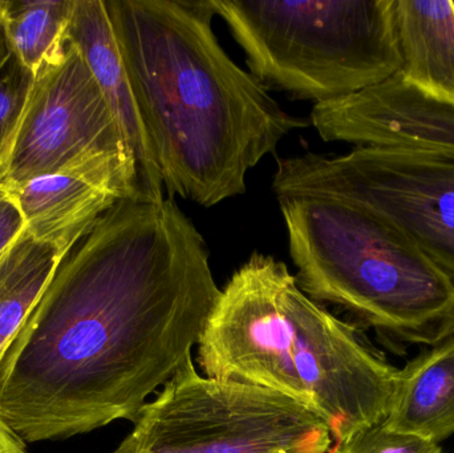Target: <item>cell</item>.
<instances>
[{
	"label": "cell",
	"instance_id": "obj_1",
	"mask_svg": "<svg viewBox=\"0 0 454 453\" xmlns=\"http://www.w3.org/2000/svg\"><path fill=\"white\" fill-rule=\"evenodd\" d=\"M220 294L207 242L172 197L120 199L0 355V419L29 443L135 422L193 361Z\"/></svg>",
	"mask_w": 454,
	"mask_h": 453
},
{
	"label": "cell",
	"instance_id": "obj_2",
	"mask_svg": "<svg viewBox=\"0 0 454 453\" xmlns=\"http://www.w3.org/2000/svg\"><path fill=\"white\" fill-rule=\"evenodd\" d=\"M169 197L212 207L309 125L231 60L213 31V0H104Z\"/></svg>",
	"mask_w": 454,
	"mask_h": 453
},
{
	"label": "cell",
	"instance_id": "obj_3",
	"mask_svg": "<svg viewBox=\"0 0 454 453\" xmlns=\"http://www.w3.org/2000/svg\"><path fill=\"white\" fill-rule=\"evenodd\" d=\"M207 377L269 388L319 418L336 443L386 422L399 371L304 294L285 262L254 253L221 290L199 342Z\"/></svg>",
	"mask_w": 454,
	"mask_h": 453
},
{
	"label": "cell",
	"instance_id": "obj_4",
	"mask_svg": "<svg viewBox=\"0 0 454 453\" xmlns=\"http://www.w3.org/2000/svg\"><path fill=\"white\" fill-rule=\"evenodd\" d=\"M278 202L296 282L315 302L404 342L434 346L454 334V282L402 230L336 199Z\"/></svg>",
	"mask_w": 454,
	"mask_h": 453
},
{
	"label": "cell",
	"instance_id": "obj_5",
	"mask_svg": "<svg viewBox=\"0 0 454 453\" xmlns=\"http://www.w3.org/2000/svg\"><path fill=\"white\" fill-rule=\"evenodd\" d=\"M267 90L330 103L402 68L392 0H213Z\"/></svg>",
	"mask_w": 454,
	"mask_h": 453
},
{
	"label": "cell",
	"instance_id": "obj_6",
	"mask_svg": "<svg viewBox=\"0 0 454 453\" xmlns=\"http://www.w3.org/2000/svg\"><path fill=\"white\" fill-rule=\"evenodd\" d=\"M114 453H328L309 410L269 388L201 377L193 361L146 403Z\"/></svg>",
	"mask_w": 454,
	"mask_h": 453
},
{
	"label": "cell",
	"instance_id": "obj_7",
	"mask_svg": "<svg viewBox=\"0 0 454 453\" xmlns=\"http://www.w3.org/2000/svg\"><path fill=\"white\" fill-rule=\"evenodd\" d=\"M271 188L277 199H336L381 218L454 282V160L367 146L309 152L278 160Z\"/></svg>",
	"mask_w": 454,
	"mask_h": 453
},
{
	"label": "cell",
	"instance_id": "obj_8",
	"mask_svg": "<svg viewBox=\"0 0 454 453\" xmlns=\"http://www.w3.org/2000/svg\"><path fill=\"white\" fill-rule=\"evenodd\" d=\"M103 170L128 173L137 191L135 162L116 116L82 53L66 40L35 72L0 165V188L8 191L43 176Z\"/></svg>",
	"mask_w": 454,
	"mask_h": 453
},
{
	"label": "cell",
	"instance_id": "obj_9",
	"mask_svg": "<svg viewBox=\"0 0 454 453\" xmlns=\"http://www.w3.org/2000/svg\"><path fill=\"white\" fill-rule=\"evenodd\" d=\"M309 117L327 143L454 160V103L416 87L400 72L348 98L317 104Z\"/></svg>",
	"mask_w": 454,
	"mask_h": 453
},
{
	"label": "cell",
	"instance_id": "obj_10",
	"mask_svg": "<svg viewBox=\"0 0 454 453\" xmlns=\"http://www.w3.org/2000/svg\"><path fill=\"white\" fill-rule=\"evenodd\" d=\"M29 233L66 257L120 199H137L122 170L59 173L8 189Z\"/></svg>",
	"mask_w": 454,
	"mask_h": 453
},
{
	"label": "cell",
	"instance_id": "obj_11",
	"mask_svg": "<svg viewBox=\"0 0 454 453\" xmlns=\"http://www.w3.org/2000/svg\"><path fill=\"white\" fill-rule=\"evenodd\" d=\"M64 39L76 45L106 95L135 162L138 201H162L164 183L104 0H74Z\"/></svg>",
	"mask_w": 454,
	"mask_h": 453
},
{
	"label": "cell",
	"instance_id": "obj_12",
	"mask_svg": "<svg viewBox=\"0 0 454 453\" xmlns=\"http://www.w3.org/2000/svg\"><path fill=\"white\" fill-rule=\"evenodd\" d=\"M392 16L402 76L454 103V2L392 0Z\"/></svg>",
	"mask_w": 454,
	"mask_h": 453
},
{
	"label": "cell",
	"instance_id": "obj_13",
	"mask_svg": "<svg viewBox=\"0 0 454 453\" xmlns=\"http://www.w3.org/2000/svg\"><path fill=\"white\" fill-rule=\"evenodd\" d=\"M387 426L439 444L454 433V334L399 371Z\"/></svg>",
	"mask_w": 454,
	"mask_h": 453
},
{
	"label": "cell",
	"instance_id": "obj_14",
	"mask_svg": "<svg viewBox=\"0 0 454 453\" xmlns=\"http://www.w3.org/2000/svg\"><path fill=\"white\" fill-rule=\"evenodd\" d=\"M63 255L28 229L0 255V355L50 284Z\"/></svg>",
	"mask_w": 454,
	"mask_h": 453
},
{
	"label": "cell",
	"instance_id": "obj_15",
	"mask_svg": "<svg viewBox=\"0 0 454 453\" xmlns=\"http://www.w3.org/2000/svg\"><path fill=\"white\" fill-rule=\"evenodd\" d=\"M74 5V0H0L8 35L34 74L66 42Z\"/></svg>",
	"mask_w": 454,
	"mask_h": 453
},
{
	"label": "cell",
	"instance_id": "obj_16",
	"mask_svg": "<svg viewBox=\"0 0 454 453\" xmlns=\"http://www.w3.org/2000/svg\"><path fill=\"white\" fill-rule=\"evenodd\" d=\"M34 82L35 74L16 51L0 11V165L7 156Z\"/></svg>",
	"mask_w": 454,
	"mask_h": 453
},
{
	"label": "cell",
	"instance_id": "obj_17",
	"mask_svg": "<svg viewBox=\"0 0 454 453\" xmlns=\"http://www.w3.org/2000/svg\"><path fill=\"white\" fill-rule=\"evenodd\" d=\"M333 453H444L434 441L392 430L386 423L371 426L336 443Z\"/></svg>",
	"mask_w": 454,
	"mask_h": 453
},
{
	"label": "cell",
	"instance_id": "obj_18",
	"mask_svg": "<svg viewBox=\"0 0 454 453\" xmlns=\"http://www.w3.org/2000/svg\"><path fill=\"white\" fill-rule=\"evenodd\" d=\"M26 228L23 215L15 199L0 188V255Z\"/></svg>",
	"mask_w": 454,
	"mask_h": 453
},
{
	"label": "cell",
	"instance_id": "obj_19",
	"mask_svg": "<svg viewBox=\"0 0 454 453\" xmlns=\"http://www.w3.org/2000/svg\"><path fill=\"white\" fill-rule=\"evenodd\" d=\"M0 453H27L26 444L0 419Z\"/></svg>",
	"mask_w": 454,
	"mask_h": 453
}]
</instances>
